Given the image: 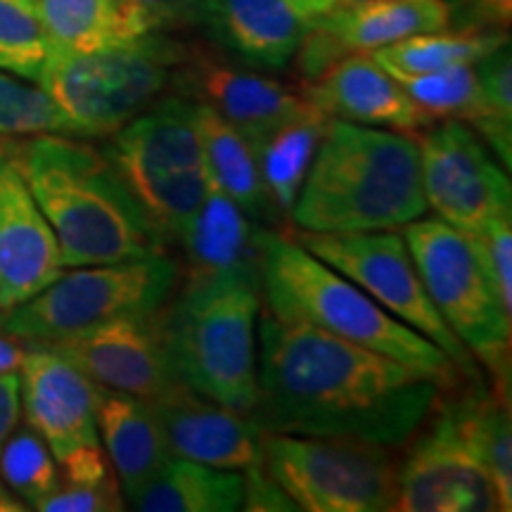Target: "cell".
Masks as SVG:
<instances>
[{"label":"cell","mask_w":512,"mask_h":512,"mask_svg":"<svg viewBox=\"0 0 512 512\" xmlns=\"http://www.w3.org/2000/svg\"><path fill=\"white\" fill-rule=\"evenodd\" d=\"M256 332L259 389L249 418L261 432L401 446L446 389L392 356L271 311Z\"/></svg>","instance_id":"6da1fadb"},{"label":"cell","mask_w":512,"mask_h":512,"mask_svg":"<svg viewBox=\"0 0 512 512\" xmlns=\"http://www.w3.org/2000/svg\"><path fill=\"white\" fill-rule=\"evenodd\" d=\"M15 157L53 228L64 268L164 254L169 242L105 152L76 136L41 133L15 145Z\"/></svg>","instance_id":"7a4b0ae2"},{"label":"cell","mask_w":512,"mask_h":512,"mask_svg":"<svg viewBox=\"0 0 512 512\" xmlns=\"http://www.w3.org/2000/svg\"><path fill=\"white\" fill-rule=\"evenodd\" d=\"M425 214L415 138L392 128L328 119L290 211L299 230H399Z\"/></svg>","instance_id":"3957f363"},{"label":"cell","mask_w":512,"mask_h":512,"mask_svg":"<svg viewBox=\"0 0 512 512\" xmlns=\"http://www.w3.org/2000/svg\"><path fill=\"white\" fill-rule=\"evenodd\" d=\"M261 292L273 316L299 320L377 354L392 356L444 387L460 368L437 344L408 328L347 275L313 256L290 233L259 228Z\"/></svg>","instance_id":"277c9868"},{"label":"cell","mask_w":512,"mask_h":512,"mask_svg":"<svg viewBox=\"0 0 512 512\" xmlns=\"http://www.w3.org/2000/svg\"><path fill=\"white\" fill-rule=\"evenodd\" d=\"M259 309L261 275L235 273L181 287L176 302L164 306L166 342L178 380L249 415L259 389Z\"/></svg>","instance_id":"5b68a950"},{"label":"cell","mask_w":512,"mask_h":512,"mask_svg":"<svg viewBox=\"0 0 512 512\" xmlns=\"http://www.w3.org/2000/svg\"><path fill=\"white\" fill-rule=\"evenodd\" d=\"M183 53L185 43L159 31L91 53H50L38 86L67 117L72 136L110 138L155 105Z\"/></svg>","instance_id":"8992f818"},{"label":"cell","mask_w":512,"mask_h":512,"mask_svg":"<svg viewBox=\"0 0 512 512\" xmlns=\"http://www.w3.org/2000/svg\"><path fill=\"white\" fill-rule=\"evenodd\" d=\"M105 155L166 242L178 240L209 188L195 102L157 100L112 133Z\"/></svg>","instance_id":"52a82bcc"},{"label":"cell","mask_w":512,"mask_h":512,"mask_svg":"<svg viewBox=\"0 0 512 512\" xmlns=\"http://www.w3.org/2000/svg\"><path fill=\"white\" fill-rule=\"evenodd\" d=\"M432 304L496 389L510 394L512 313L503 309L472 235L441 219H415L401 228Z\"/></svg>","instance_id":"ba28073f"},{"label":"cell","mask_w":512,"mask_h":512,"mask_svg":"<svg viewBox=\"0 0 512 512\" xmlns=\"http://www.w3.org/2000/svg\"><path fill=\"white\" fill-rule=\"evenodd\" d=\"M178 283L181 268L166 254L79 266L0 313V325L24 344H53L112 318L164 309Z\"/></svg>","instance_id":"9c48e42d"},{"label":"cell","mask_w":512,"mask_h":512,"mask_svg":"<svg viewBox=\"0 0 512 512\" xmlns=\"http://www.w3.org/2000/svg\"><path fill=\"white\" fill-rule=\"evenodd\" d=\"M261 451L268 472L299 510H394L396 463L387 446L264 432Z\"/></svg>","instance_id":"30bf717a"},{"label":"cell","mask_w":512,"mask_h":512,"mask_svg":"<svg viewBox=\"0 0 512 512\" xmlns=\"http://www.w3.org/2000/svg\"><path fill=\"white\" fill-rule=\"evenodd\" d=\"M292 238L320 261L347 275L351 283L368 292L394 318L437 344L460 368V373L477 377V361L432 304L403 233H396V230H368V233L299 230Z\"/></svg>","instance_id":"8fae6325"},{"label":"cell","mask_w":512,"mask_h":512,"mask_svg":"<svg viewBox=\"0 0 512 512\" xmlns=\"http://www.w3.org/2000/svg\"><path fill=\"white\" fill-rule=\"evenodd\" d=\"M19 403L62 470L64 482H107L114 467L98 432V387L67 358L27 344L19 368Z\"/></svg>","instance_id":"7c38bea8"},{"label":"cell","mask_w":512,"mask_h":512,"mask_svg":"<svg viewBox=\"0 0 512 512\" xmlns=\"http://www.w3.org/2000/svg\"><path fill=\"white\" fill-rule=\"evenodd\" d=\"M415 143L427 209L437 219L467 235H479L491 223L510 219L508 171L491 159L482 138L465 121L446 119L422 128Z\"/></svg>","instance_id":"4fadbf2b"},{"label":"cell","mask_w":512,"mask_h":512,"mask_svg":"<svg viewBox=\"0 0 512 512\" xmlns=\"http://www.w3.org/2000/svg\"><path fill=\"white\" fill-rule=\"evenodd\" d=\"M36 347L67 358L95 387L147 401L181 382L166 342L164 309L112 318L79 335Z\"/></svg>","instance_id":"5bb4252c"},{"label":"cell","mask_w":512,"mask_h":512,"mask_svg":"<svg viewBox=\"0 0 512 512\" xmlns=\"http://www.w3.org/2000/svg\"><path fill=\"white\" fill-rule=\"evenodd\" d=\"M430 427L413 434L396 465L394 512H498L501 498L491 477L460 439L446 406L437 403Z\"/></svg>","instance_id":"9a60e30c"},{"label":"cell","mask_w":512,"mask_h":512,"mask_svg":"<svg viewBox=\"0 0 512 512\" xmlns=\"http://www.w3.org/2000/svg\"><path fill=\"white\" fill-rule=\"evenodd\" d=\"M171 86L245 133L254 150L280 126L316 110L304 95L292 93L280 81L235 67L204 46H185Z\"/></svg>","instance_id":"2e32d148"},{"label":"cell","mask_w":512,"mask_h":512,"mask_svg":"<svg viewBox=\"0 0 512 512\" xmlns=\"http://www.w3.org/2000/svg\"><path fill=\"white\" fill-rule=\"evenodd\" d=\"M62 273L60 245L24 181L15 147H0V313L27 302Z\"/></svg>","instance_id":"e0dca14e"},{"label":"cell","mask_w":512,"mask_h":512,"mask_svg":"<svg viewBox=\"0 0 512 512\" xmlns=\"http://www.w3.org/2000/svg\"><path fill=\"white\" fill-rule=\"evenodd\" d=\"M152 406L174 456L238 472L264 460V432L249 415L221 406L183 382L152 399Z\"/></svg>","instance_id":"ac0fdd59"},{"label":"cell","mask_w":512,"mask_h":512,"mask_svg":"<svg viewBox=\"0 0 512 512\" xmlns=\"http://www.w3.org/2000/svg\"><path fill=\"white\" fill-rule=\"evenodd\" d=\"M304 98L325 117L351 124L406 133L434 124V119L415 105L401 83L384 72L370 53L344 55L316 81L306 83Z\"/></svg>","instance_id":"d6986e66"},{"label":"cell","mask_w":512,"mask_h":512,"mask_svg":"<svg viewBox=\"0 0 512 512\" xmlns=\"http://www.w3.org/2000/svg\"><path fill=\"white\" fill-rule=\"evenodd\" d=\"M259 228L252 216L209 183L207 195L181 233L183 285L195 287L223 275H261Z\"/></svg>","instance_id":"ffe728a7"},{"label":"cell","mask_w":512,"mask_h":512,"mask_svg":"<svg viewBox=\"0 0 512 512\" xmlns=\"http://www.w3.org/2000/svg\"><path fill=\"white\" fill-rule=\"evenodd\" d=\"M197 22L230 53L266 69L287 67L311 24L285 0H200Z\"/></svg>","instance_id":"44dd1931"},{"label":"cell","mask_w":512,"mask_h":512,"mask_svg":"<svg viewBox=\"0 0 512 512\" xmlns=\"http://www.w3.org/2000/svg\"><path fill=\"white\" fill-rule=\"evenodd\" d=\"M95 413L102 448L119 479L121 494L126 503H133L174 456L162 422L152 401L100 387Z\"/></svg>","instance_id":"7402d4cb"},{"label":"cell","mask_w":512,"mask_h":512,"mask_svg":"<svg viewBox=\"0 0 512 512\" xmlns=\"http://www.w3.org/2000/svg\"><path fill=\"white\" fill-rule=\"evenodd\" d=\"M344 55L373 53L408 36L448 27L446 0H366L313 19Z\"/></svg>","instance_id":"603a6c76"},{"label":"cell","mask_w":512,"mask_h":512,"mask_svg":"<svg viewBox=\"0 0 512 512\" xmlns=\"http://www.w3.org/2000/svg\"><path fill=\"white\" fill-rule=\"evenodd\" d=\"M53 53H91L133 41L157 22L128 0H38Z\"/></svg>","instance_id":"cb8c5ba5"},{"label":"cell","mask_w":512,"mask_h":512,"mask_svg":"<svg viewBox=\"0 0 512 512\" xmlns=\"http://www.w3.org/2000/svg\"><path fill=\"white\" fill-rule=\"evenodd\" d=\"M245 503V477L171 456L131 508L140 512H235Z\"/></svg>","instance_id":"d4e9b609"},{"label":"cell","mask_w":512,"mask_h":512,"mask_svg":"<svg viewBox=\"0 0 512 512\" xmlns=\"http://www.w3.org/2000/svg\"><path fill=\"white\" fill-rule=\"evenodd\" d=\"M508 396L510 394L498 392V389L475 387L458 401L446 403L460 439L491 477L505 512L512 508V430Z\"/></svg>","instance_id":"484cf974"},{"label":"cell","mask_w":512,"mask_h":512,"mask_svg":"<svg viewBox=\"0 0 512 512\" xmlns=\"http://www.w3.org/2000/svg\"><path fill=\"white\" fill-rule=\"evenodd\" d=\"M195 124L209 183L226 192L230 200L256 219L271 202L261 183L254 145L245 133L200 102H195Z\"/></svg>","instance_id":"4316f807"},{"label":"cell","mask_w":512,"mask_h":512,"mask_svg":"<svg viewBox=\"0 0 512 512\" xmlns=\"http://www.w3.org/2000/svg\"><path fill=\"white\" fill-rule=\"evenodd\" d=\"M508 43L505 31H472V29H439L427 34L408 36L392 46L373 50L375 62L394 79L399 76L430 74L458 64H477L491 50Z\"/></svg>","instance_id":"83f0119b"},{"label":"cell","mask_w":512,"mask_h":512,"mask_svg":"<svg viewBox=\"0 0 512 512\" xmlns=\"http://www.w3.org/2000/svg\"><path fill=\"white\" fill-rule=\"evenodd\" d=\"M328 119L323 112L313 110L302 119L280 126L264 143L256 145V162L266 197L280 211H292Z\"/></svg>","instance_id":"f1b7e54d"},{"label":"cell","mask_w":512,"mask_h":512,"mask_svg":"<svg viewBox=\"0 0 512 512\" xmlns=\"http://www.w3.org/2000/svg\"><path fill=\"white\" fill-rule=\"evenodd\" d=\"M0 479L27 508H34L60 486V467L46 441L27 425L12 434L0 448Z\"/></svg>","instance_id":"f546056e"},{"label":"cell","mask_w":512,"mask_h":512,"mask_svg":"<svg viewBox=\"0 0 512 512\" xmlns=\"http://www.w3.org/2000/svg\"><path fill=\"white\" fill-rule=\"evenodd\" d=\"M50 53L38 0H0V69L38 83Z\"/></svg>","instance_id":"4dcf8cb0"},{"label":"cell","mask_w":512,"mask_h":512,"mask_svg":"<svg viewBox=\"0 0 512 512\" xmlns=\"http://www.w3.org/2000/svg\"><path fill=\"white\" fill-rule=\"evenodd\" d=\"M72 136V126L41 86L0 74V136Z\"/></svg>","instance_id":"1f68e13d"},{"label":"cell","mask_w":512,"mask_h":512,"mask_svg":"<svg viewBox=\"0 0 512 512\" xmlns=\"http://www.w3.org/2000/svg\"><path fill=\"white\" fill-rule=\"evenodd\" d=\"M126 508L119 479L107 482H60L46 501L36 505L41 512H119Z\"/></svg>","instance_id":"d6a6232c"},{"label":"cell","mask_w":512,"mask_h":512,"mask_svg":"<svg viewBox=\"0 0 512 512\" xmlns=\"http://www.w3.org/2000/svg\"><path fill=\"white\" fill-rule=\"evenodd\" d=\"M472 238L477 242L503 309L512 313V216L491 223L484 233L472 235Z\"/></svg>","instance_id":"836d02e7"},{"label":"cell","mask_w":512,"mask_h":512,"mask_svg":"<svg viewBox=\"0 0 512 512\" xmlns=\"http://www.w3.org/2000/svg\"><path fill=\"white\" fill-rule=\"evenodd\" d=\"M475 74L491 114L512 124V57L508 43L484 55L477 62Z\"/></svg>","instance_id":"e575fe53"},{"label":"cell","mask_w":512,"mask_h":512,"mask_svg":"<svg viewBox=\"0 0 512 512\" xmlns=\"http://www.w3.org/2000/svg\"><path fill=\"white\" fill-rule=\"evenodd\" d=\"M512 0H453L448 3V27L472 31H508Z\"/></svg>","instance_id":"d590c367"},{"label":"cell","mask_w":512,"mask_h":512,"mask_svg":"<svg viewBox=\"0 0 512 512\" xmlns=\"http://www.w3.org/2000/svg\"><path fill=\"white\" fill-rule=\"evenodd\" d=\"M245 477V503H242V510H252V512H290V510H299L290 496L285 494L283 486L275 482L271 472L264 460L247 467L242 472Z\"/></svg>","instance_id":"8d00e7d4"},{"label":"cell","mask_w":512,"mask_h":512,"mask_svg":"<svg viewBox=\"0 0 512 512\" xmlns=\"http://www.w3.org/2000/svg\"><path fill=\"white\" fill-rule=\"evenodd\" d=\"M128 3L138 5L155 19L159 31L178 27L183 22H197V8H200V0H128Z\"/></svg>","instance_id":"74e56055"},{"label":"cell","mask_w":512,"mask_h":512,"mask_svg":"<svg viewBox=\"0 0 512 512\" xmlns=\"http://www.w3.org/2000/svg\"><path fill=\"white\" fill-rule=\"evenodd\" d=\"M22 403H19V373L0 375V448L17 427Z\"/></svg>","instance_id":"f35d334b"},{"label":"cell","mask_w":512,"mask_h":512,"mask_svg":"<svg viewBox=\"0 0 512 512\" xmlns=\"http://www.w3.org/2000/svg\"><path fill=\"white\" fill-rule=\"evenodd\" d=\"M24 356H27V344L22 339L12 337L0 325V375L19 373Z\"/></svg>","instance_id":"ab89813d"},{"label":"cell","mask_w":512,"mask_h":512,"mask_svg":"<svg viewBox=\"0 0 512 512\" xmlns=\"http://www.w3.org/2000/svg\"><path fill=\"white\" fill-rule=\"evenodd\" d=\"M290 8L297 12L299 17H304L306 22H313V19L328 15L339 5V0H285Z\"/></svg>","instance_id":"60d3db41"},{"label":"cell","mask_w":512,"mask_h":512,"mask_svg":"<svg viewBox=\"0 0 512 512\" xmlns=\"http://www.w3.org/2000/svg\"><path fill=\"white\" fill-rule=\"evenodd\" d=\"M358 3H366V0H339L337 8H349V5H358Z\"/></svg>","instance_id":"b9f144b4"}]
</instances>
